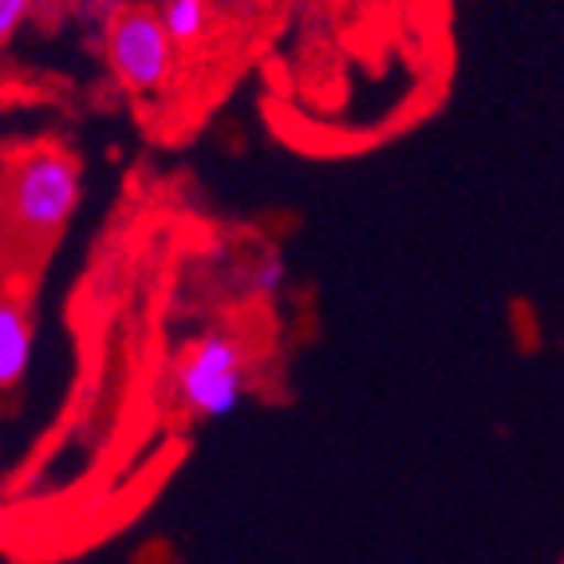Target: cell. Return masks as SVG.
Wrapping results in <instances>:
<instances>
[{
  "instance_id": "5",
  "label": "cell",
  "mask_w": 564,
  "mask_h": 564,
  "mask_svg": "<svg viewBox=\"0 0 564 564\" xmlns=\"http://www.w3.org/2000/svg\"><path fill=\"white\" fill-rule=\"evenodd\" d=\"M162 29L170 32L174 47H198L209 36L214 0H162Z\"/></svg>"
},
{
  "instance_id": "7",
  "label": "cell",
  "mask_w": 564,
  "mask_h": 564,
  "mask_svg": "<svg viewBox=\"0 0 564 564\" xmlns=\"http://www.w3.org/2000/svg\"><path fill=\"white\" fill-rule=\"evenodd\" d=\"M40 0H0V47L12 44L17 32L29 24V17L36 12Z\"/></svg>"
},
{
  "instance_id": "6",
  "label": "cell",
  "mask_w": 564,
  "mask_h": 564,
  "mask_svg": "<svg viewBox=\"0 0 564 564\" xmlns=\"http://www.w3.org/2000/svg\"><path fill=\"white\" fill-rule=\"evenodd\" d=\"M284 281H289V264L276 253L257 257V264L249 269V289H253L257 296H276V292L284 289Z\"/></svg>"
},
{
  "instance_id": "4",
  "label": "cell",
  "mask_w": 564,
  "mask_h": 564,
  "mask_svg": "<svg viewBox=\"0 0 564 564\" xmlns=\"http://www.w3.org/2000/svg\"><path fill=\"white\" fill-rule=\"evenodd\" d=\"M32 344H36V332H32L29 304L17 292L0 289V395L29 376Z\"/></svg>"
},
{
  "instance_id": "2",
  "label": "cell",
  "mask_w": 564,
  "mask_h": 564,
  "mask_svg": "<svg viewBox=\"0 0 564 564\" xmlns=\"http://www.w3.org/2000/svg\"><path fill=\"white\" fill-rule=\"evenodd\" d=\"M245 344L229 332L198 336L174 371V391L182 406L198 419H229L245 403Z\"/></svg>"
},
{
  "instance_id": "3",
  "label": "cell",
  "mask_w": 564,
  "mask_h": 564,
  "mask_svg": "<svg viewBox=\"0 0 564 564\" xmlns=\"http://www.w3.org/2000/svg\"><path fill=\"white\" fill-rule=\"evenodd\" d=\"M174 40L154 9H122L107 24V64L115 79L134 95H154L174 76Z\"/></svg>"
},
{
  "instance_id": "1",
  "label": "cell",
  "mask_w": 564,
  "mask_h": 564,
  "mask_svg": "<svg viewBox=\"0 0 564 564\" xmlns=\"http://www.w3.org/2000/svg\"><path fill=\"white\" fill-rule=\"evenodd\" d=\"M84 198V170L59 147H32L4 166L0 214L17 241L44 245L67 229Z\"/></svg>"
}]
</instances>
